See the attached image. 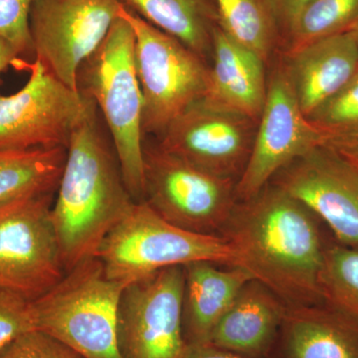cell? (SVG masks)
Here are the masks:
<instances>
[{"mask_svg":"<svg viewBox=\"0 0 358 358\" xmlns=\"http://www.w3.org/2000/svg\"><path fill=\"white\" fill-rule=\"evenodd\" d=\"M220 236L234 252V267L287 306L324 303L320 274L326 246L317 216L279 186L270 182L238 201Z\"/></svg>","mask_w":358,"mask_h":358,"instance_id":"6da1fadb","label":"cell"},{"mask_svg":"<svg viewBox=\"0 0 358 358\" xmlns=\"http://www.w3.org/2000/svg\"><path fill=\"white\" fill-rule=\"evenodd\" d=\"M98 119L94 103L71 136L52 205L65 272L96 257L103 239L136 203Z\"/></svg>","mask_w":358,"mask_h":358,"instance_id":"7a4b0ae2","label":"cell"},{"mask_svg":"<svg viewBox=\"0 0 358 358\" xmlns=\"http://www.w3.org/2000/svg\"><path fill=\"white\" fill-rule=\"evenodd\" d=\"M131 24L119 16L98 50L80 69L79 91L102 113L124 183L134 201H143V98Z\"/></svg>","mask_w":358,"mask_h":358,"instance_id":"3957f363","label":"cell"},{"mask_svg":"<svg viewBox=\"0 0 358 358\" xmlns=\"http://www.w3.org/2000/svg\"><path fill=\"white\" fill-rule=\"evenodd\" d=\"M127 286L108 277L98 257L85 259L53 288L31 301L34 329L50 334L83 358H122L117 313Z\"/></svg>","mask_w":358,"mask_h":358,"instance_id":"277c9868","label":"cell"},{"mask_svg":"<svg viewBox=\"0 0 358 358\" xmlns=\"http://www.w3.org/2000/svg\"><path fill=\"white\" fill-rule=\"evenodd\" d=\"M108 277L129 285L164 268L208 261L235 266L234 252L217 235L196 234L176 227L136 202L110 231L99 248Z\"/></svg>","mask_w":358,"mask_h":358,"instance_id":"5b68a950","label":"cell"},{"mask_svg":"<svg viewBox=\"0 0 358 358\" xmlns=\"http://www.w3.org/2000/svg\"><path fill=\"white\" fill-rule=\"evenodd\" d=\"M119 16L133 28L136 72L143 98L145 138H159L169 124L208 94L210 65L179 40L122 4Z\"/></svg>","mask_w":358,"mask_h":358,"instance_id":"8992f818","label":"cell"},{"mask_svg":"<svg viewBox=\"0 0 358 358\" xmlns=\"http://www.w3.org/2000/svg\"><path fill=\"white\" fill-rule=\"evenodd\" d=\"M143 201L173 225L220 236L237 203L236 185L169 154L143 145Z\"/></svg>","mask_w":358,"mask_h":358,"instance_id":"52a82bcc","label":"cell"},{"mask_svg":"<svg viewBox=\"0 0 358 358\" xmlns=\"http://www.w3.org/2000/svg\"><path fill=\"white\" fill-rule=\"evenodd\" d=\"M29 78L10 96H0V150L65 148L94 105L54 76L39 60Z\"/></svg>","mask_w":358,"mask_h":358,"instance_id":"ba28073f","label":"cell"},{"mask_svg":"<svg viewBox=\"0 0 358 358\" xmlns=\"http://www.w3.org/2000/svg\"><path fill=\"white\" fill-rule=\"evenodd\" d=\"M55 192L0 208V288L35 300L66 274L52 220Z\"/></svg>","mask_w":358,"mask_h":358,"instance_id":"9c48e42d","label":"cell"},{"mask_svg":"<svg viewBox=\"0 0 358 358\" xmlns=\"http://www.w3.org/2000/svg\"><path fill=\"white\" fill-rule=\"evenodd\" d=\"M122 0H33V54L52 74L79 91L80 69L98 50L119 17Z\"/></svg>","mask_w":358,"mask_h":358,"instance_id":"30bf717a","label":"cell"},{"mask_svg":"<svg viewBox=\"0 0 358 358\" xmlns=\"http://www.w3.org/2000/svg\"><path fill=\"white\" fill-rule=\"evenodd\" d=\"M185 270L176 266L131 282L117 313V348L122 358H181Z\"/></svg>","mask_w":358,"mask_h":358,"instance_id":"8fae6325","label":"cell"},{"mask_svg":"<svg viewBox=\"0 0 358 358\" xmlns=\"http://www.w3.org/2000/svg\"><path fill=\"white\" fill-rule=\"evenodd\" d=\"M258 121L203 98L159 138L162 150L202 171L238 182L246 169Z\"/></svg>","mask_w":358,"mask_h":358,"instance_id":"7c38bea8","label":"cell"},{"mask_svg":"<svg viewBox=\"0 0 358 358\" xmlns=\"http://www.w3.org/2000/svg\"><path fill=\"white\" fill-rule=\"evenodd\" d=\"M271 63L274 64L253 148L236 185L237 201L254 196L285 166L326 143L301 110L278 55Z\"/></svg>","mask_w":358,"mask_h":358,"instance_id":"4fadbf2b","label":"cell"},{"mask_svg":"<svg viewBox=\"0 0 358 358\" xmlns=\"http://www.w3.org/2000/svg\"><path fill=\"white\" fill-rule=\"evenodd\" d=\"M273 185L327 224L339 243L358 246V167L327 145L294 159Z\"/></svg>","mask_w":358,"mask_h":358,"instance_id":"5bb4252c","label":"cell"},{"mask_svg":"<svg viewBox=\"0 0 358 358\" xmlns=\"http://www.w3.org/2000/svg\"><path fill=\"white\" fill-rule=\"evenodd\" d=\"M306 117L338 93L358 71V43L352 30L278 53Z\"/></svg>","mask_w":358,"mask_h":358,"instance_id":"9a60e30c","label":"cell"},{"mask_svg":"<svg viewBox=\"0 0 358 358\" xmlns=\"http://www.w3.org/2000/svg\"><path fill=\"white\" fill-rule=\"evenodd\" d=\"M287 305L252 279L212 331L210 345L245 358L268 357L279 338Z\"/></svg>","mask_w":358,"mask_h":358,"instance_id":"2e32d148","label":"cell"},{"mask_svg":"<svg viewBox=\"0 0 358 358\" xmlns=\"http://www.w3.org/2000/svg\"><path fill=\"white\" fill-rule=\"evenodd\" d=\"M279 334L284 358H358V319L326 303L287 306Z\"/></svg>","mask_w":358,"mask_h":358,"instance_id":"e0dca14e","label":"cell"},{"mask_svg":"<svg viewBox=\"0 0 358 358\" xmlns=\"http://www.w3.org/2000/svg\"><path fill=\"white\" fill-rule=\"evenodd\" d=\"M267 63L216 28L205 98L259 121L267 96Z\"/></svg>","mask_w":358,"mask_h":358,"instance_id":"ac0fdd59","label":"cell"},{"mask_svg":"<svg viewBox=\"0 0 358 358\" xmlns=\"http://www.w3.org/2000/svg\"><path fill=\"white\" fill-rule=\"evenodd\" d=\"M208 261L183 266L182 327L186 343H207L214 327L253 278L240 267Z\"/></svg>","mask_w":358,"mask_h":358,"instance_id":"d6986e66","label":"cell"},{"mask_svg":"<svg viewBox=\"0 0 358 358\" xmlns=\"http://www.w3.org/2000/svg\"><path fill=\"white\" fill-rule=\"evenodd\" d=\"M136 15L179 40L210 65L219 26L216 0H122Z\"/></svg>","mask_w":358,"mask_h":358,"instance_id":"ffe728a7","label":"cell"},{"mask_svg":"<svg viewBox=\"0 0 358 358\" xmlns=\"http://www.w3.org/2000/svg\"><path fill=\"white\" fill-rule=\"evenodd\" d=\"M67 148L0 150V208L56 192Z\"/></svg>","mask_w":358,"mask_h":358,"instance_id":"44dd1931","label":"cell"},{"mask_svg":"<svg viewBox=\"0 0 358 358\" xmlns=\"http://www.w3.org/2000/svg\"><path fill=\"white\" fill-rule=\"evenodd\" d=\"M216 6L219 27L270 65L280 52L281 38L263 0H216Z\"/></svg>","mask_w":358,"mask_h":358,"instance_id":"7402d4cb","label":"cell"},{"mask_svg":"<svg viewBox=\"0 0 358 358\" xmlns=\"http://www.w3.org/2000/svg\"><path fill=\"white\" fill-rule=\"evenodd\" d=\"M358 21V0H312L299 13L279 53L352 30Z\"/></svg>","mask_w":358,"mask_h":358,"instance_id":"603a6c76","label":"cell"},{"mask_svg":"<svg viewBox=\"0 0 358 358\" xmlns=\"http://www.w3.org/2000/svg\"><path fill=\"white\" fill-rule=\"evenodd\" d=\"M320 288L324 303L358 319V246L326 247Z\"/></svg>","mask_w":358,"mask_h":358,"instance_id":"cb8c5ba5","label":"cell"},{"mask_svg":"<svg viewBox=\"0 0 358 358\" xmlns=\"http://www.w3.org/2000/svg\"><path fill=\"white\" fill-rule=\"evenodd\" d=\"M308 119L324 136V145L358 141V71L336 95Z\"/></svg>","mask_w":358,"mask_h":358,"instance_id":"d4e9b609","label":"cell"},{"mask_svg":"<svg viewBox=\"0 0 358 358\" xmlns=\"http://www.w3.org/2000/svg\"><path fill=\"white\" fill-rule=\"evenodd\" d=\"M31 301L0 288V355L18 336L34 329Z\"/></svg>","mask_w":358,"mask_h":358,"instance_id":"484cf974","label":"cell"},{"mask_svg":"<svg viewBox=\"0 0 358 358\" xmlns=\"http://www.w3.org/2000/svg\"><path fill=\"white\" fill-rule=\"evenodd\" d=\"M33 0H0V37L22 54L33 53L29 15Z\"/></svg>","mask_w":358,"mask_h":358,"instance_id":"4316f807","label":"cell"},{"mask_svg":"<svg viewBox=\"0 0 358 358\" xmlns=\"http://www.w3.org/2000/svg\"><path fill=\"white\" fill-rule=\"evenodd\" d=\"M0 358H83L50 334L31 329L7 346Z\"/></svg>","mask_w":358,"mask_h":358,"instance_id":"83f0119b","label":"cell"},{"mask_svg":"<svg viewBox=\"0 0 358 358\" xmlns=\"http://www.w3.org/2000/svg\"><path fill=\"white\" fill-rule=\"evenodd\" d=\"M263 1L277 26L282 47V42L288 35L299 13L312 0H263Z\"/></svg>","mask_w":358,"mask_h":358,"instance_id":"f1b7e54d","label":"cell"},{"mask_svg":"<svg viewBox=\"0 0 358 358\" xmlns=\"http://www.w3.org/2000/svg\"><path fill=\"white\" fill-rule=\"evenodd\" d=\"M181 358H245L210 343H186Z\"/></svg>","mask_w":358,"mask_h":358,"instance_id":"f546056e","label":"cell"},{"mask_svg":"<svg viewBox=\"0 0 358 358\" xmlns=\"http://www.w3.org/2000/svg\"><path fill=\"white\" fill-rule=\"evenodd\" d=\"M20 55V52L9 43L8 41L0 37V75L4 72L10 65L18 62Z\"/></svg>","mask_w":358,"mask_h":358,"instance_id":"4dcf8cb0","label":"cell"},{"mask_svg":"<svg viewBox=\"0 0 358 358\" xmlns=\"http://www.w3.org/2000/svg\"><path fill=\"white\" fill-rule=\"evenodd\" d=\"M343 155L353 166L358 167V141L352 143H338V145H327Z\"/></svg>","mask_w":358,"mask_h":358,"instance_id":"1f68e13d","label":"cell"},{"mask_svg":"<svg viewBox=\"0 0 358 358\" xmlns=\"http://www.w3.org/2000/svg\"><path fill=\"white\" fill-rule=\"evenodd\" d=\"M352 31L355 33V38H357V41L358 43V21L355 23V27L352 28Z\"/></svg>","mask_w":358,"mask_h":358,"instance_id":"d6a6232c","label":"cell"}]
</instances>
